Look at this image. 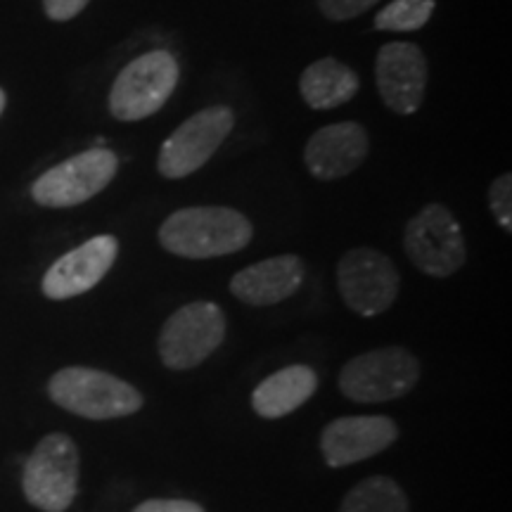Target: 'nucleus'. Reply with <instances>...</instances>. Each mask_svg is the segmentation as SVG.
Instances as JSON below:
<instances>
[{"mask_svg": "<svg viewBox=\"0 0 512 512\" xmlns=\"http://www.w3.org/2000/svg\"><path fill=\"white\" fill-rule=\"evenodd\" d=\"M434 0H392L375 17L377 31H418L430 22Z\"/></svg>", "mask_w": 512, "mask_h": 512, "instance_id": "6ab92c4d", "label": "nucleus"}, {"mask_svg": "<svg viewBox=\"0 0 512 512\" xmlns=\"http://www.w3.org/2000/svg\"><path fill=\"white\" fill-rule=\"evenodd\" d=\"M88 3L91 0H43V10L53 22H69L81 10H86Z\"/></svg>", "mask_w": 512, "mask_h": 512, "instance_id": "5701e85b", "label": "nucleus"}, {"mask_svg": "<svg viewBox=\"0 0 512 512\" xmlns=\"http://www.w3.org/2000/svg\"><path fill=\"white\" fill-rule=\"evenodd\" d=\"M403 249L411 264L432 278H448L467 259L463 228L444 204H427L406 223Z\"/></svg>", "mask_w": 512, "mask_h": 512, "instance_id": "0eeeda50", "label": "nucleus"}, {"mask_svg": "<svg viewBox=\"0 0 512 512\" xmlns=\"http://www.w3.org/2000/svg\"><path fill=\"white\" fill-rule=\"evenodd\" d=\"M159 245L183 259H214L245 249L254 226L245 214L230 207H185L159 226Z\"/></svg>", "mask_w": 512, "mask_h": 512, "instance_id": "f257e3e1", "label": "nucleus"}, {"mask_svg": "<svg viewBox=\"0 0 512 512\" xmlns=\"http://www.w3.org/2000/svg\"><path fill=\"white\" fill-rule=\"evenodd\" d=\"M48 396L64 411L86 420L128 418L143 408V394L131 382L105 370L72 366L48 380Z\"/></svg>", "mask_w": 512, "mask_h": 512, "instance_id": "f03ea898", "label": "nucleus"}, {"mask_svg": "<svg viewBox=\"0 0 512 512\" xmlns=\"http://www.w3.org/2000/svg\"><path fill=\"white\" fill-rule=\"evenodd\" d=\"M399 439L389 415H344L325 425L320 451L330 467H347L387 451Z\"/></svg>", "mask_w": 512, "mask_h": 512, "instance_id": "f8f14e48", "label": "nucleus"}, {"mask_svg": "<svg viewBox=\"0 0 512 512\" xmlns=\"http://www.w3.org/2000/svg\"><path fill=\"white\" fill-rule=\"evenodd\" d=\"M133 512H204L200 503L185 498H150L133 508Z\"/></svg>", "mask_w": 512, "mask_h": 512, "instance_id": "4be33fe9", "label": "nucleus"}, {"mask_svg": "<svg viewBox=\"0 0 512 512\" xmlns=\"http://www.w3.org/2000/svg\"><path fill=\"white\" fill-rule=\"evenodd\" d=\"M489 204H491V211H494L498 226H501L505 233H512V176L510 174L498 176L496 181L491 183Z\"/></svg>", "mask_w": 512, "mask_h": 512, "instance_id": "aec40b11", "label": "nucleus"}, {"mask_svg": "<svg viewBox=\"0 0 512 512\" xmlns=\"http://www.w3.org/2000/svg\"><path fill=\"white\" fill-rule=\"evenodd\" d=\"M337 290L351 311L373 318L392 309L401 275L387 254L373 247H354L337 264Z\"/></svg>", "mask_w": 512, "mask_h": 512, "instance_id": "6e6552de", "label": "nucleus"}, {"mask_svg": "<svg viewBox=\"0 0 512 512\" xmlns=\"http://www.w3.org/2000/svg\"><path fill=\"white\" fill-rule=\"evenodd\" d=\"M117 171L119 157L105 147H93V150L74 155L36 178L31 197L36 204L48 209L79 207L91 197L100 195L114 181Z\"/></svg>", "mask_w": 512, "mask_h": 512, "instance_id": "1a4fd4ad", "label": "nucleus"}, {"mask_svg": "<svg viewBox=\"0 0 512 512\" xmlns=\"http://www.w3.org/2000/svg\"><path fill=\"white\" fill-rule=\"evenodd\" d=\"M233 128L235 112L226 105L207 107V110L192 114L162 143L157 159L159 174L178 181V178L200 171Z\"/></svg>", "mask_w": 512, "mask_h": 512, "instance_id": "9d476101", "label": "nucleus"}, {"mask_svg": "<svg viewBox=\"0 0 512 512\" xmlns=\"http://www.w3.org/2000/svg\"><path fill=\"white\" fill-rule=\"evenodd\" d=\"M5 105H8V98H5V91L0 88V114L5 112Z\"/></svg>", "mask_w": 512, "mask_h": 512, "instance_id": "b1692460", "label": "nucleus"}, {"mask_svg": "<svg viewBox=\"0 0 512 512\" xmlns=\"http://www.w3.org/2000/svg\"><path fill=\"white\" fill-rule=\"evenodd\" d=\"M318 375L311 366L294 363L278 373L268 375L264 382L256 384L252 394V408L259 418L278 420L302 408L316 394Z\"/></svg>", "mask_w": 512, "mask_h": 512, "instance_id": "dca6fc26", "label": "nucleus"}, {"mask_svg": "<svg viewBox=\"0 0 512 512\" xmlns=\"http://www.w3.org/2000/svg\"><path fill=\"white\" fill-rule=\"evenodd\" d=\"M79 467V448L72 437L48 434L24 463V498L43 512H64L79 494Z\"/></svg>", "mask_w": 512, "mask_h": 512, "instance_id": "7ed1b4c3", "label": "nucleus"}, {"mask_svg": "<svg viewBox=\"0 0 512 512\" xmlns=\"http://www.w3.org/2000/svg\"><path fill=\"white\" fill-rule=\"evenodd\" d=\"M306 264L297 254H280L242 268L230 280V294L247 306H273L299 292Z\"/></svg>", "mask_w": 512, "mask_h": 512, "instance_id": "2eb2a0df", "label": "nucleus"}, {"mask_svg": "<svg viewBox=\"0 0 512 512\" xmlns=\"http://www.w3.org/2000/svg\"><path fill=\"white\" fill-rule=\"evenodd\" d=\"M119 254V240L114 235H98L83 242L81 247L72 249L43 275V294L53 302L79 297V294L93 290L95 285L110 273Z\"/></svg>", "mask_w": 512, "mask_h": 512, "instance_id": "ddd939ff", "label": "nucleus"}, {"mask_svg": "<svg viewBox=\"0 0 512 512\" xmlns=\"http://www.w3.org/2000/svg\"><path fill=\"white\" fill-rule=\"evenodd\" d=\"M427 57L415 43L394 41L380 48L375 60V83L389 110L411 117L427 93Z\"/></svg>", "mask_w": 512, "mask_h": 512, "instance_id": "9b49d317", "label": "nucleus"}, {"mask_svg": "<svg viewBox=\"0 0 512 512\" xmlns=\"http://www.w3.org/2000/svg\"><path fill=\"white\" fill-rule=\"evenodd\" d=\"M361 88L358 74L335 57H320L304 69L299 79V91L311 110L325 112L347 105Z\"/></svg>", "mask_w": 512, "mask_h": 512, "instance_id": "f3484780", "label": "nucleus"}, {"mask_svg": "<svg viewBox=\"0 0 512 512\" xmlns=\"http://www.w3.org/2000/svg\"><path fill=\"white\" fill-rule=\"evenodd\" d=\"M181 67L166 50H150L121 69L110 93V112L119 121H140L162 110L176 91Z\"/></svg>", "mask_w": 512, "mask_h": 512, "instance_id": "39448f33", "label": "nucleus"}, {"mask_svg": "<svg viewBox=\"0 0 512 512\" xmlns=\"http://www.w3.org/2000/svg\"><path fill=\"white\" fill-rule=\"evenodd\" d=\"M318 10L323 12L330 22H347V19L361 17L380 0H316Z\"/></svg>", "mask_w": 512, "mask_h": 512, "instance_id": "412c9836", "label": "nucleus"}, {"mask_svg": "<svg viewBox=\"0 0 512 512\" xmlns=\"http://www.w3.org/2000/svg\"><path fill=\"white\" fill-rule=\"evenodd\" d=\"M420 380V363L403 347L358 354L339 370V392L356 403H384L406 396Z\"/></svg>", "mask_w": 512, "mask_h": 512, "instance_id": "20e7f679", "label": "nucleus"}, {"mask_svg": "<svg viewBox=\"0 0 512 512\" xmlns=\"http://www.w3.org/2000/svg\"><path fill=\"white\" fill-rule=\"evenodd\" d=\"M226 337V313L214 302H190L171 313L159 330L157 351L169 370L202 366Z\"/></svg>", "mask_w": 512, "mask_h": 512, "instance_id": "423d86ee", "label": "nucleus"}, {"mask_svg": "<svg viewBox=\"0 0 512 512\" xmlns=\"http://www.w3.org/2000/svg\"><path fill=\"white\" fill-rule=\"evenodd\" d=\"M370 150L368 131L356 121L323 126L306 143L304 162L318 181H337L366 162Z\"/></svg>", "mask_w": 512, "mask_h": 512, "instance_id": "4468645a", "label": "nucleus"}, {"mask_svg": "<svg viewBox=\"0 0 512 512\" xmlns=\"http://www.w3.org/2000/svg\"><path fill=\"white\" fill-rule=\"evenodd\" d=\"M339 512H411V503L392 477L375 475L349 489Z\"/></svg>", "mask_w": 512, "mask_h": 512, "instance_id": "a211bd4d", "label": "nucleus"}]
</instances>
